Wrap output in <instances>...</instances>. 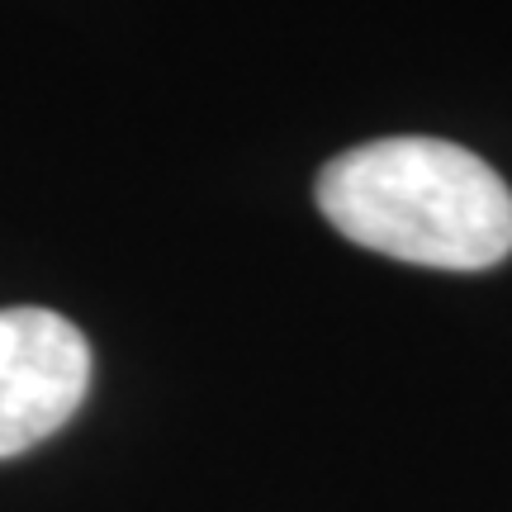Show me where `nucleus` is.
Listing matches in <instances>:
<instances>
[{
  "label": "nucleus",
  "instance_id": "obj_1",
  "mask_svg": "<svg viewBox=\"0 0 512 512\" xmlns=\"http://www.w3.org/2000/svg\"><path fill=\"white\" fill-rule=\"evenodd\" d=\"M318 209L347 242L408 266L489 271L512 252L508 181L441 138H380L332 157Z\"/></svg>",
  "mask_w": 512,
  "mask_h": 512
},
{
  "label": "nucleus",
  "instance_id": "obj_2",
  "mask_svg": "<svg viewBox=\"0 0 512 512\" xmlns=\"http://www.w3.org/2000/svg\"><path fill=\"white\" fill-rule=\"evenodd\" d=\"M91 389V347L53 309H0V460L67 427Z\"/></svg>",
  "mask_w": 512,
  "mask_h": 512
}]
</instances>
